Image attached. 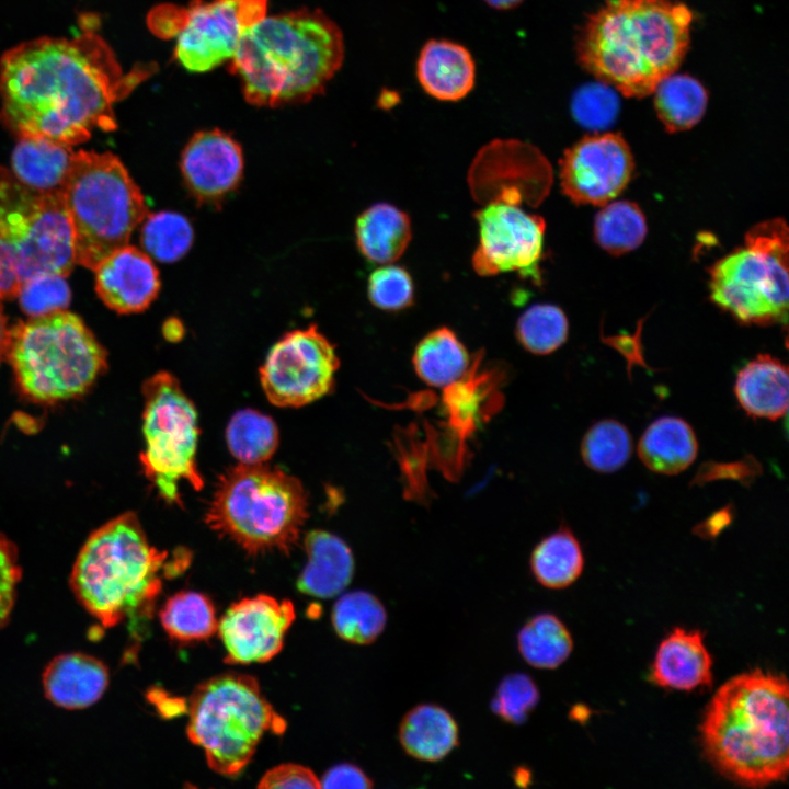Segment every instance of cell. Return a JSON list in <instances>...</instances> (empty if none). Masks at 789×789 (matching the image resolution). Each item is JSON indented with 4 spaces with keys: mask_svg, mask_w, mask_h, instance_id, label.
Here are the masks:
<instances>
[{
    "mask_svg": "<svg viewBox=\"0 0 789 789\" xmlns=\"http://www.w3.org/2000/svg\"><path fill=\"white\" fill-rule=\"evenodd\" d=\"M73 37L41 36L0 57V121L18 138H44L75 146L95 129L112 132L114 104L150 75L124 72L99 33V18L79 19Z\"/></svg>",
    "mask_w": 789,
    "mask_h": 789,
    "instance_id": "1",
    "label": "cell"
},
{
    "mask_svg": "<svg viewBox=\"0 0 789 789\" xmlns=\"http://www.w3.org/2000/svg\"><path fill=\"white\" fill-rule=\"evenodd\" d=\"M344 55L339 25L318 9H299L265 15L248 27L230 71L248 103L279 107L322 94Z\"/></svg>",
    "mask_w": 789,
    "mask_h": 789,
    "instance_id": "2",
    "label": "cell"
},
{
    "mask_svg": "<svg viewBox=\"0 0 789 789\" xmlns=\"http://www.w3.org/2000/svg\"><path fill=\"white\" fill-rule=\"evenodd\" d=\"M789 688L785 676L759 670L723 684L700 725L714 769L737 785L762 788L787 779Z\"/></svg>",
    "mask_w": 789,
    "mask_h": 789,
    "instance_id": "3",
    "label": "cell"
},
{
    "mask_svg": "<svg viewBox=\"0 0 789 789\" xmlns=\"http://www.w3.org/2000/svg\"><path fill=\"white\" fill-rule=\"evenodd\" d=\"M691 21L674 0H608L580 33L579 60L622 94L645 96L679 67Z\"/></svg>",
    "mask_w": 789,
    "mask_h": 789,
    "instance_id": "4",
    "label": "cell"
},
{
    "mask_svg": "<svg viewBox=\"0 0 789 789\" xmlns=\"http://www.w3.org/2000/svg\"><path fill=\"white\" fill-rule=\"evenodd\" d=\"M168 554L149 544L136 515L125 513L89 536L72 568V592L104 627L116 626L152 606Z\"/></svg>",
    "mask_w": 789,
    "mask_h": 789,
    "instance_id": "5",
    "label": "cell"
},
{
    "mask_svg": "<svg viewBox=\"0 0 789 789\" xmlns=\"http://www.w3.org/2000/svg\"><path fill=\"white\" fill-rule=\"evenodd\" d=\"M300 481L276 467L239 464L217 484L206 522L252 554L288 552L307 518Z\"/></svg>",
    "mask_w": 789,
    "mask_h": 789,
    "instance_id": "6",
    "label": "cell"
},
{
    "mask_svg": "<svg viewBox=\"0 0 789 789\" xmlns=\"http://www.w3.org/2000/svg\"><path fill=\"white\" fill-rule=\"evenodd\" d=\"M61 196L73 233L76 263L94 270L128 244L148 215L145 197L112 152L75 151Z\"/></svg>",
    "mask_w": 789,
    "mask_h": 789,
    "instance_id": "7",
    "label": "cell"
},
{
    "mask_svg": "<svg viewBox=\"0 0 789 789\" xmlns=\"http://www.w3.org/2000/svg\"><path fill=\"white\" fill-rule=\"evenodd\" d=\"M75 264L73 233L61 193L30 188L0 167V299L16 297L34 276L66 277Z\"/></svg>",
    "mask_w": 789,
    "mask_h": 789,
    "instance_id": "8",
    "label": "cell"
},
{
    "mask_svg": "<svg viewBox=\"0 0 789 789\" xmlns=\"http://www.w3.org/2000/svg\"><path fill=\"white\" fill-rule=\"evenodd\" d=\"M21 391L52 403L84 393L106 367V354L84 322L59 310L16 323L8 350Z\"/></svg>",
    "mask_w": 789,
    "mask_h": 789,
    "instance_id": "9",
    "label": "cell"
},
{
    "mask_svg": "<svg viewBox=\"0 0 789 789\" xmlns=\"http://www.w3.org/2000/svg\"><path fill=\"white\" fill-rule=\"evenodd\" d=\"M285 725L252 676H215L197 686L188 701L187 736L220 775H238L263 734L281 733Z\"/></svg>",
    "mask_w": 789,
    "mask_h": 789,
    "instance_id": "10",
    "label": "cell"
},
{
    "mask_svg": "<svg viewBox=\"0 0 789 789\" xmlns=\"http://www.w3.org/2000/svg\"><path fill=\"white\" fill-rule=\"evenodd\" d=\"M789 233L784 219L750 229L744 244L710 268V298L740 323H787Z\"/></svg>",
    "mask_w": 789,
    "mask_h": 789,
    "instance_id": "11",
    "label": "cell"
},
{
    "mask_svg": "<svg viewBox=\"0 0 789 789\" xmlns=\"http://www.w3.org/2000/svg\"><path fill=\"white\" fill-rule=\"evenodd\" d=\"M142 391L145 449L140 461L159 494L169 503H178L180 482L195 490L204 485L196 464V410L169 373L150 377Z\"/></svg>",
    "mask_w": 789,
    "mask_h": 789,
    "instance_id": "12",
    "label": "cell"
},
{
    "mask_svg": "<svg viewBox=\"0 0 789 789\" xmlns=\"http://www.w3.org/2000/svg\"><path fill=\"white\" fill-rule=\"evenodd\" d=\"M518 187L503 186L499 194L474 213L479 242L472 267L481 276L516 272L540 282L545 219L525 211Z\"/></svg>",
    "mask_w": 789,
    "mask_h": 789,
    "instance_id": "13",
    "label": "cell"
},
{
    "mask_svg": "<svg viewBox=\"0 0 789 789\" xmlns=\"http://www.w3.org/2000/svg\"><path fill=\"white\" fill-rule=\"evenodd\" d=\"M339 357L317 325L286 333L271 348L261 368V384L275 405L297 408L331 391Z\"/></svg>",
    "mask_w": 789,
    "mask_h": 789,
    "instance_id": "14",
    "label": "cell"
},
{
    "mask_svg": "<svg viewBox=\"0 0 789 789\" xmlns=\"http://www.w3.org/2000/svg\"><path fill=\"white\" fill-rule=\"evenodd\" d=\"M267 0H194L175 24V60L206 72L231 60L244 31L266 14Z\"/></svg>",
    "mask_w": 789,
    "mask_h": 789,
    "instance_id": "15",
    "label": "cell"
},
{
    "mask_svg": "<svg viewBox=\"0 0 789 789\" xmlns=\"http://www.w3.org/2000/svg\"><path fill=\"white\" fill-rule=\"evenodd\" d=\"M633 170V156L620 134L588 135L564 151L560 184L573 203L604 206L626 188Z\"/></svg>",
    "mask_w": 789,
    "mask_h": 789,
    "instance_id": "16",
    "label": "cell"
},
{
    "mask_svg": "<svg viewBox=\"0 0 789 789\" xmlns=\"http://www.w3.org/2000/svg\"><path fill=\"white\" fill-rule=\"evenodd\" d=\"M295 620L290 601L258 595L231 605L218 631L229 663H262L283 648L284 637Z\"/></svg>",
    "mask_w": 789,
    "mask_h": 789,
    "instance_id": "17",
    "label": "cell"
},
{
    "mask_svg": "<svg viewBox=\"0 0 789 789\" xmlns=\"http://www.w3.org/2000/svg\"><path fill=\"white\" fill-rule=\"evenodd\" d=\"M180 167L193 197L202 204H217L240 183L242 148L220 129L201 130L184 147Z\"/></svg>",
    "mask_w": 789,
    "mask_h": 789,
    "instance_id": "18",
    "label": "cell"
},
{
    "mask_svg": "<svg viewBox=\"0 0 789 789\" xmlns=\"http://www.w3.org/2000/svg\"><path fill=\"white\" fill-rule=\"evenodd\" d=\"M93 271L99 297L118 313L144 311L160 290L158 268L152 259L136 247L126 244L114 250Z\"/></svg>",
    "mask_w": 789,
    "mask_h": 789,
    "instance_id": "19",
    "label": "cell"
},
{
    "mask_svg": "<svg viewBox=\"0 0 789 789\" xmlns=\"http://www.w3.org/2000/svg\"><path fill=\"white\" fill-rule=\"evenodd\" d=\"M652 679L661 687L694 690L712 684V659L698 630L675 628L655 654Z\"/></svg>",
    "mask_w": 789,
    "mask_h": 789,
    "instance_id": "20",
    "label": "cell"
},
{
    "mask_svg": "<svg viewBox=\"0 0 789 789\" xmlns=\"http://www.w3.org/2000/svg\"><path fill=\"white\" fill-rule=\"evenodd\" d=\"M416 78L430 96L456 102L473 89L476 62L465 46L448 39H430L419 54Z\"/></svg>",
    "mask_w": 789,
    "mask_h": 789,
    "instance_id": "21",
    "label": "cell"
},
{
    "mask_svg": "<svg viewBox=\"0 0 789 789\" xmlns=\"http://www.w3.org/2000/svg\"><path fill=\"white\" fill-rule=\"evenodd\" d=\"M108 679L107 667L100 660L83 653H68L48 663L43 673V688L54 705L79 710L103 696Z\"/></svg>",
    "mask_w": 789,
    "mask_h": 789,
    "instance_id": "22",
    "label": "cell"
},
{
    "mask_svg": "<svg viewBox=\"0 0 789 789\" xmlns=\"http://www.w3.org/2000/svg\"><path fill=\"white\" fill-rule=\"evenodd\" d=\"M308 561L297 582L298 590L309 596L331 598L352 581L354 557L352 550L336 535L312 530L305 538Z\"/></svg>",
    "mask_w": 789,
    "mask_h": 789,
    "instance_id": "23",
    "label": "cell"
},
{
    "mask_svg": "<svg viewBox=\"0 0 789 789\" xmlns=\"http://www.w3.org/2000/svg\"><path fill=\"white\" fill-rule=\"evenodd\" d=\"M734 395L751 418L780 419L788 410L787 366L769 354L757 355L739 370Z\"/></svg>",
    "mask_w": 789,
    "mask_h": 789,
    "instance_id": "24",
    "label": "cell"
},
{
    "mask_svg": "<svg viewBox=\"0 0 789 789\" xmlns=\"http://www.w3.org/2000/svg\"><path fill=\"white\" fill-rule=\"evenodd\" d=\"M698 441L694 428L678 416L654 420L643 432L638 455L651 471L674 476L686 470L696 459Z\"/></svg>",
    "mask_w": 789,
    "mask_h": 789,
    "instance_id": "25",
    "label": "cell"
},
{
    "mask_svg": "<svg viewBox=\"0 0 789 789\" xmlns=\"http://www.w3.org/2000/svg\"><path fill=\"white\" fill-rule=\"evenodd\" d=\"M399 741L404 752L423 762H437L459 744L455 718L436 704H420L409 710L399 725Z\"/></svg>",
    "mask_w": 789,
    "mask_h": 789,
    "instance_id": "26",
    "label": "cell"
},
{
    "mask_svg": "<svg viewBox=\"0 0 789 789\" xmlns=\"http://www.w3.org/2000/svg\"><path fill=\"white\" fill-rule=\"evenodd\" d=\"M355 238L358 250L368 261L381 265L393 263L411 241L410 217L391 204H374L358 216Z\"/></svg>",
    "mask_w": 789,
    "mask_h": 789,
    "instance_id": "27",
    "label": "cell"
},
{
    "mask_svg": "<svg viewBox=\"0 0 789 789\" xmlns=\"http://www.w3.org/2000/svg\"><path fill=\"white\" fill-rule=\"evenodd\" d=\"M75 151L71 146L44 138H19L12 173L24 185L43 193H61Z\"/></svg>",
    "mask_w": 789,
    "mask_h": 789,
    "instance_id": "28",
    "label": "cell"
},
{
    "mask_svg": "<svg viewBox=\"0 0 789 789\" xmlns=\"http://www.w3.org/2000/svg\"><path fill=\"white\" fill-rule=\"evenodd\" d=\"M418 377L427 386L447 388L458 384L470 366V356L456 333L441 327L418 343L412 356Z\"/></svg>",
    "mask_w": 789,
    "mask_h": 789,
    "instance_id": "29",
    "label": "cell"
},
{
    "mask_svg": "<svg viewBox=\"0 0 789 789\" xmlns=\"http://www.w3.org/2000/svg\"><path fill=\"white\" fill-rule=\"evenodd\" d=\"M529 564L534 578L542 586L563 588L581 575L584 557L574 534L561 527L536 545Z\"/></svg>",
    "mask_w": 789,
    "mask_h": 789,
    "instance_id": "30",
    "label": "cell"
},
{
    "mask_svg": "<svg viewBox=\"0 0 789 789\" xmlns=\"http://www.w3.org/2000/svg\"><path fill=\"white\" fill-rule=\"evenodd\" d=\"M658 116L670 133L687 130L704 116L708 95L702 84L687 75L672 73L654 89Z\"/></svg>",
    "mask_w": 789,
    "mask_h": 789,
    "instance_id": "31",
    "label": "cell"
},
{
    "mask_svg": "<svg viewBox=\"0 0 789 789\" xmlns=\"http://www.w3.org/2000/svg\"><path fill=\"white\" fill-rule=\"evenodd\" d=\"M517 647L522 658L530 666L552 670L570 656L573 640L557 616L544 613L534 616L521 628Z\"/></svg>",
    "mask_w": 789,
    "mask_h": 789,
    "instance_id": "32",
    "label": "cell"
},
{
    "mask_svg": "<svg viewBox=\"0 0 789 789\" xmlns=\"http://www.w3.org/2000/svg\"><path fill=\"white\" fill-rule=\"evenodd\" d=\"M387 611L378 597L367 591L342 595L332 609V625L336 634L354 644H370L384 631Z\"/></svg>",
    "mask_w": 789,
    "mask_h": 789,
    "instance_id": "33",
    "label": "cell"
},
{
    "mask_svg": "<svg viewBox=\"0 0 789 789\" xmlns=\"http://www.w3.org/2000/svg\"><path fill=\"white\" fill-rule=\"evenodd\" d=\"M165 632L181 642L205 640L218 629L211 601L196 592H180L170 597L160 611Z\"/></svg>",
    "mask_w": 789,
    "mask_h": 789,
    "instance_id": "34",
    "label": "cell"
},
{
    "mask_svg": "<svg viewBox=\"0 0 789 789\" xmlns=\"http://www.w3.org/2000/svg\"><path fill=\"white\" fill-rule=\"evenodd\" d=\"M647 231L642 210L629 201L607 203L595 217V241L613 255L637 249L645 239Z\"/></svg>",
    "mask_w": 789,
    "mask_h": 789,
    "instance_id": "35",
    "label": "cell"
},
{
    "mask_svg": "<svg viewBox=\"0 0 789 789\" xmlns=\"http://www.w3.org/2000/svg\"><path fill=\"white\" fill-rule=\"evenodd\" d=\"M226 437L230 453L241 464H263L278 445V432L273 420L250 409L241 410L231 418Z\"/></svg>",
    "mask_w": 789,
    "mask_h": 789,
    "instance_id": "36",
    "label": "cell"
},
{
    "mask_svg": "<svg viewBox=\"0 0 789 789\" xmlns=\"http://www.w3.org/2000/svg\"><path fill=\"white\" fill-rule=\"evenodd\" d=\"M584 464L598 473H611L622 468L632 453L628 428L617 420L595 422L584 434L581 447Z\"/></svg>",
    "mask_w": 789,
    "mask_h": 789,
    "instance_id": "37",
    "label": "cell"
},
{
    "mask_svg": "<svg viewBox=\"0 0 789 789\" xmlns=\"http://www.w3.org/2000/svg\"><path fill=\"white\" fill-rule=\"evenodd\" d=\"M194 239L190 221L174 211L148 214L142 221L140 242L144 251L162 263H172L184 256Z\"/></svg>",
    "mask_w": 789,
    "mask_h": 789,
    "instance_id": "38",
    "label": "cell"
},
{
    "mask_svg": "<svg viewBox=\"0 0 789 789\" xmlns=\"http://www.w3.org/2000/svg\"><path fill=\"white\" fill-rule=\"evenodd\" d=\"M569 322L561 308L537 304L526 309L516 323V339L528 352L547 355L557 351L568 339Z\"/></svg>",
    "mask_w": 789,
    "mask_h": 789,
    "instance_id": "39",
    "label": "cell"
},
{
    "mask_svg": "<svg viewBox=\"0 0 789 789\" xmlns=\"http://www.w3.org/2000/svg\"><path fill=\"white\" fill-rule=\"evenodd\" d=\"M539 701L536 683L524 673L506 675L491 701V710L511 724L524 723Z\"/></svg>",
    "mask_w": 789,
    "mask_h": 789,
    "instance_id": "40",
    "label": "cell"
},
{
    "mask_svg": "<svg viewBox=\"0 0 789 789\" xmlns=\"http://www.w3.org/2000/svg\"><path fill=\"white\" fill-rule=\"evenodd\" d=\"M367 294L375 307L386 311H399L413 304L414 285L404 267L391 263L382 264L370 274Z\"/></svg>",
    "mask_w": 789,
    "mask_h": 789,
    "instance_id": "41",
    "label": "cell"
},
{
    "mask_svg": "<svg viewBox=\"0 0 789 789\" xmlns=\"http://www.w3.org/2000/svg\"><path fill=\"white\" fill-rule=\"evenodd\" d=\"M16 297L22 310L34 318L66 309L71 291L65 276L44 274L25 281Z\"/></svg>",
    "mask_w": 789,
    "mask_h": 789,
    "instance_id": "42",
    "label": "cell"
},
{
    "mask_svg": "<svg viewBox=\"0 0 789 789\" xmlns=\"http://www.w3.org/2000/svg\"><path fill=\"white\" fill-rule=\"evenodd\" d=\"M617 108L618 102L611 91L597 85L582 89L572 106L576 121L592 129L607 127L614 121Z\"/></svg>",
    "mask_w": 789,
    "mask_h": 789,
    "instance_id": "43",
    "label": "cell"
},
{
    "mask_svg": "<svg viewBox=\"0 0 789 789\" xmlns=\"http://www.w3.org/2000/svg\"><path fill=\"white\" fill-rule=\"evenodd\" d=\"M21 576L16 547L0 533V630L9 622Z\"/></svg>",
    "mask_w": 789,
    "mask_h": 789,
    "instance_id": "44",
    "label": "cell"
},
{
    "mask_svg": "<svg viewBox=\"0 0 789 789\" xmlns=\"http://www.w3.org/2000/svg\"><path fill=\"white\" fill-rule=\"evenodd\" d=\"M259 788H321L313 771L298 764H282L270 769L261 778Z\"/></svg>",
    "mask_w": 789,
    "mask_h": 789,
    "instance_id": "45",
    "label": "cell"
},
{
    "mask_svg": "<svg viewBox=\"0 0 789 789\" xmlns=\"http://www.w3.org/2000/svg\"><path fill=\"white\" fill-rule=\"evenodd\" d=\"M321 788H371L373 779L358 766L339 764L330 768L320 779Z\"/></svg>",
    "mask_w": 789,
    "mask_h": 789,
    "instance_id": "46",
    "label": "cell"
},
{
    "mask_svg": "<svg viewBox=\"0 0 789 789\" xmlns=\"http://www.w3.org/2000/svg\"><path fill=\"white\" fill-rule=\"evenodd\" d=\"M10 344V329L7 324V318L3 311V307L0 304V364L2 359L8 355Z\"/></svg>",
    "mask_w": 789,
    "mask_h": 789,
    "instance_id": "47",
    "label": "cell"
},
{
    "mask_svg": "<svg viewBox=\"0 0 789 789\" xmlns=\"http://www.w3.org/2000/svg\"><path fill=\"white\" fill-rule=\"evenodd\" d=\"M163 332L167 339L174 341L182 336L183 329L180 322L172 319L165 323Z\"/></svg>",
    "mask_w": 789,
    "mask_h": 789,
    "instance_id": "48",
    "label": "cell"
},
{
    "mask_svg": "<svg viewBox=\"0 0 789 789\" xmlns=\"http://www.w3.org/2000/svg\"><path fill=\"white\" fill-rule=\"evenodd\" d=\"M524 0H484L491 8L496 10H510L518 4H521Z\"/></svg>",
    "mask_w": 789,
    "mask_h": 789,
    "instance_id": "49",
    "label": "cell"
},
{
    "mask_svg": "<svg viewBox=\"0 0 789 789\" xmlns=\"http://www.w3.org/2000/svg\"><path fill=\"white\" fill-rule=\"evenodd\" d=\"M514 780L517 786L526 787L531 780V774L526 767H517L514 771Z\"/></svg>",
    "mask_w": 789,
    "mask_h": 789,
    "instance_id": "50",
    "label": "cell"
}]
</instances>
